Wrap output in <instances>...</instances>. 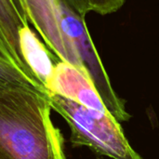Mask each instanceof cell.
Listing matches in <instances>:
<instances>
[{
	"label": "cell",
	"instance_id": "1",
	"mask_svg": "<svg viewBox=\"0 0 159 159\" xmlns=\"http://www.w3.org/2000/svg\"><path fill=\"white\" fill-rule=\"evenodd\" d=\"M51 109L48 94L0 91V159H65Z\"/></svg>",
	"mask_w": 159,
	"mask_h": 159
},
{
	"label": "cell",
	"instance_id": "2",
	"mask_svg": "<svg viewBox=\"0 0 159 159\" xmlns=\"http://www.w3.org/2000/svg\"><path fill=\"white\" fill-rule=\"evenodd\" d=\"M51 108L71 129L74 146H88L113 159H143L130 146L118 121L109 113L88 108L58 94H48Z\"/></svg>",
	"mask_w": 159,
	"mask_h": 159
},
{
	"label": "cell",
	"instance_id": "3",
	"mask_svg": "<svg viewBox=\"0 0 159 159\" xmlns=\"http://www.w3.org/2000/svg\"><path fill=\"white\" fill-rule=\"evenodd\" d=\"M59 7L61 29L73 43L83 67L108 113L118 122L128 121L130 116L126 111L124 102L117 97L111 86L108 75L88 31L85 18L75 12L61 0H59Z\"/></svg>",
	"mask_w": 159,
	"mask_h": 159
},
{
	"label": "cell",
	"instance_id": "4",
	"mask_svg": "<svg viewBox=\"0 0 159 159\" xmlns=\"http://www.w3.org/2000/svg\"><path fill=\"white\" fill-rule=\"evenodd\" d=\"M18 2L29 22L37 30L49 50L60 61L86 72L73 43L61 29L59 0H18Z\"/></svg>",
	"mask_w": 159,
	"mask_h": 159
},
{
	"label": "cell",
	"instance_id": "5",
	"mask_svg": "<svg viewBox=\"0 0 159 159\" xmlns=\"http://www.w3.org/2000/svg\"><path fill=\"white\" fill-rule=\"evenodd\" d=\"M45 88L48 94H58L88 108L108 113L89 75L68 62L55 63Z\"/></svg>",
	"mask_w": 159,
	"mask_h": 159
},
{
	"label": "cell",
	"instance_id": "6",
	"mask_svg": "<svg viewBox=\"0 0 159 159\" xmlns=\"http://www.w3.org/2000/svg\"><path fill=\"white\" fill-rule=\"evenodd\" d=\"M19 46L21 58L31 73L45 86L50 77L54 63L51 54L36 37L30 26L23 27L19 34Z\"/></svg>",
	"mask_w": 159,
	"mask_h": 159
},
{
	"label": "cell",
	"instance_id": "7",
	"mask_svg": "<svg viewBox=\"0 0 159 159\" xmlns=\"http://www.w3.org/2000/svg\"><path fill=\"white\" fill-rule=\"evenodd\" d=\"M0 26L12 49L26 66L20 51L19 34L23 27L29 26V20L18 0H0Z\"/></svg>",
	"mask_w": 159,
	"mask_h": 159
},
{
	"label": "cell",
	"instance_id": "8",
	"mask_svg": "<svg viewBox=\"0 0 159 159\" xmlns=\"http://www.w3.org/2000/svg\"><path fill=\"white\" fill-rule=\"evenodd\" d=\"M11 89H29L48 94L39 80L28 75L12 62L0 58V91Z\"/></svg>",
	"mask_w": 159,
	"mask_h": 159
},
{
	"label": "cell",
	"instance_id": "9",
	"mask_svg": "<svg viewBox=\"0 0 159 159\" xmlns=\"http://www.w3.org/2000/svg\"><path fill=\"white\" fill-rule=\"evenodd\" d=\"M89 11L100 15H107L120 9L127 0H86Z\"/></svg>",
	"mask_w": 159,
	"mask_h": 159
},
{
	"label": "cell",
	"instance_id": "10",
	"mask_svg": "<svg viewBox=\"0 0 159 159\" xmlns=\"http://www.w3.org/2000/svg\"><path fill=\"white\" fill-rule=\"evenodd\" d=\"M0 58L1 59H4L7 61H10L12 62L13 64L17 65L19 68H20L22 71H24L25 73H27L28 75L35 77L29 70L28 68L21 62V61L18 58V56L16 55V53L14 52V50L12 49L11 46L9 45L1 26H0ZM36 78V77H35ZM37 79V78H36ZM38 80V79H37ZM45 87V86H44Z\"/></svg>",
	"mask_w": 159,
	"mask_h": 159
},
{
	"label": "cell",
	"instance_id": "11",
	"mask_svg": "<svg viewBox=\"0 0 159 159\" xmlns=\"http://www.w3.org/2000/svg\"><path fill=\"white\" fill-rule=\"evenodd\" d=\"M61 1L65 3L70 8H72L75 12H76L78 15L84 18L89 12H90L86 0H61Z\"/></svg>",
	"mask_w": 159,
	"mask_h": 159
}]
</instances>
